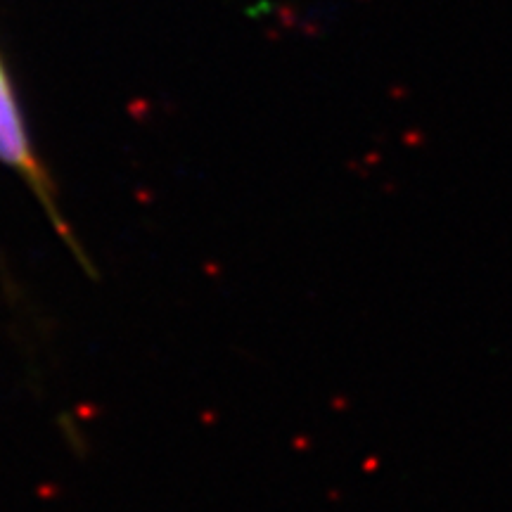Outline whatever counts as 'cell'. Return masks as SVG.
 I'll return each mask as SVG.
<instances>
[{
  "mask_svg": "<svg viewBox=\"0 0 512 512\" xmlns=\"http://www.w3.org/2000/svg\"><path fill=\"white\" fill-rule=\"evenodd\" d=\"M0 162L10 166L12 171H17V174L24 178V183H27L29 188L36 192L38 200H41L43 209H46L50 221H53V226H57V230H60L62 240L67 242V247L79 256L83 268H91L79 245H76V240L72 238V233H69L67 223L62 221L60 211H57V204L53 200L55 190L50 188L48 176L43 174L41 164H38L34 150H31L27 128H24L22 114H19L15 93H12L3 64H0Z\"/></svg>",
  "mask_w": 512,
  "mask_h": 512,
  "instance_id": "obj_1",
  "label": "cell"
}]
</instances>
